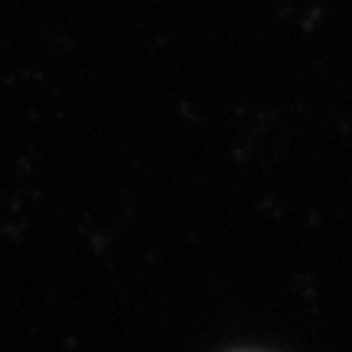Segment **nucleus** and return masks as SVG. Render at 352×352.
<instances>
[{"label":"nucleus","instance_id":"nucleus-1","mask_svg":"<svg viewBox=\"0 0 352 352\" xmlns=\"http://www.w3.org/2000/svg\"><path fill=\"white\" fill-rule=\"evenodd\" d=\"M239 352H254V349H239Z\"/></svg>","mask_w":352,"mask_h":352}]
</instances>
